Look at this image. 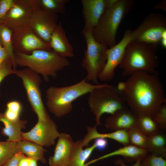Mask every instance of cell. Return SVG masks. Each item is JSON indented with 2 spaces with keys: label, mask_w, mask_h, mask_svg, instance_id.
Returning a JSON list of instances; mask_svg holds the SVG:
<instances>
[{
  "label": "cell",
  "mask_w": 166,
  "mask_h": 166,
  "mask_svg": "<svg viewBox=\"0 0 166 166\" xmlns=\"http://www.w3.org/2000/svg\"><path fill=\"white\" fill-rule=\"evenodd\" d=\"M19 152L17 142L0 141V166Z\"/></svg>",
  "instance_id": "cell-29"
},
{
  "label": "cell",
  "mask_w": 166,
  "mask_h": 166,
  "mask_svg": "<svg viewBox=\"0 0 166 166\" xmlns=\"http://www.w3.org/2000/svg\"><path fill=\"white\" fill-rule=\"evenodd\" d=\"M132 38V30H127L119 42L108 48L107 61L98 76V79L103 81H109L113 79L115 74V69L121 62L126 48Z\"/></svg>",
  "instance_id": "cell-12"
},
{
  "label": "cell",
  "mask_w": 166,
  "mask_h": 166,
  "mask_svg": "<svg viewBox=\"0 0 166 166\" xmlns=\"http://www.w3.org/2000/svg\"><path fill=\"white\" fill-rule=\"evenodd\" d=\"M2 47V45H1V43H0V48L1 47Z\"/></svg>",
  "instance_id": "cell-45"
},
{
  "label": "cell",
  "mask_w": 166,
  "mask_h": 166,
  "mask_svg": "<svg viewBox=\"0 0 166 166\" xmlns=\"http://www.w3.org/2000/svg\"><path fill=\"white\" fill-rule=\"evenodd\" d=\"M38 161L36 159L30 158L28 166H38L37 164Z\"/></svg>",
  "instance_id": "cell-43"
},
{
  "label": "cell",
  "mask_w": 166,
  "mask_h": 166,
  "mask_svg": "<svg viewBox=\"0 0 166 166\" xmlns=\"http://www.w3.org/2000/svg\"><path fill=\"white\" fill-rule=\"evenodd\" d=\"M140 166H166V160L163 157L148 153L141 160Z\"/></svg>",
  "instance_id": "cell-30"
},
{
  "label": "cell",
  "mask_w": 166,
  "mask_h": 166,
  "mask_svg": "<svg viewBox=\"0 0 166 166\" xmlns=\"http://www.w3.org/2000/svg\"><path fill=\"white\" fill-rule=\"evenodd\" d=\"M160 129L166 128V102L163 104L152 117Z\"/></svg>",
  "instance_id": "cell-31"
},
{
  "label": "cell",
  "mask_w": 166,
  "mask_h": 166,
  "mask_svg": "<svg viewBox=\"0 0 166 166\" xmlns=\"http://www.w3.org/2000/svg\"><path fill=\"white\" fill-rule=\"evenodd\" d=\"M94 144L96 146V148L99 150H102L107 147L108 141L106 138H98L96 139Z\"/></svg>",
  "instance_id": "cell-36"
},
{
  "label": "cell",
  "mask_w": 166,
  "mask_h": 166,
  "mask_svg": "<svg viewBox=\"0 0 166 166\" xmlns=\"http://www.w3.org/2000/svg\"><path fill=\"white\" fill-rule=\"evenodd\" d=\"M6 109L11 113L20 115L22 110V106L18 101L13 100L8 102L6 104Z\"/></svg>",
  "instance_id": "cell-34"
},
{
  "label": "cell",
  "mask_w": 166,
  "mask_h": 166,
  "mask_svg": "<svg viewBox=\"0 0 166 166\" xmlns=\"http://www.w3.org/2000/svg\"><path fill=\"white\" fill-rule=\"evenodd\" d=\"M134 2L133 0H116L108 7L92 31L94 39L109 48L114 46L119 26L130 11Z\"/></svg>",
  "instance_id": "cell-5"
},
{
  "label": "cell",
  "mask_w": 166,
  "mask_h": 166,
  "mask_svg": "<svg viewBox=\"0 0 166 166\" xmlns=\"http://www.w3.org/2000/svg\"><path fill=\"white\" fill-rule=\"evenodd\" d=\"M127 132L130 144L148 150L149 148L148 136L142 132L136 127Z\"/></svg>",
  "instance_id": "cell-28"
},
{
  "label": "cell",
  "mask_w": 166,
  "mask_h": 166,
  "mask_svg": "<svg viewBox=\"0 0 166 166\" xmlns=\"http://www.w3.org/2000/svg\"><path fill=\"white\" fill-rule=\"evenodd\" d=\"M0 121L4 125V127L1 129V133L8 137L6 140L18 142L22 140V130L26 128L27 123L26 120L20 119L16 121H10L4 118L3 115L0 119Z\"/></svg>",
  "instance_id": "cell-21"
},
{
  "label": "cell",
  "mask_w": 166,
  "mask_h": 166,
  "mask_svg": "<svg viewBox=\"0 0 166 166\" xmlns=\"http://www.w3.org/2000/svg\"><path fill=\"white\" fill-rule=\"evenodd\" d=\"M158 45L133 40L127 45L119 66L122 75L129 76L138 71L157 74Z\"/></svg>",
  "instance_id": "cell-2"
},
{
  "label": "cell",
  "mask_w": 166,
  "mask_h": 166,
  "mask_svg": "<svg viewBox=\"0 0 166 166\" xmlns=\"http://www.w3.org/2000/svg\"><path fill=\"white\" fill-rule=\"evenodd\" d=\"M75 142L71 136L60 133L54 153L49 159V166H69Z\"/></svg>",
  "instance_id": "cell-16"
},
{
  "label": "cell",
  "mask_w": 166,
  "mask_h": 166,
  "mask_svg": "<svg viewBox=\"0 0 166 166\" xmlns=\"http://www.w3.org/2000/svg\"><path fill=\"white\" fill-rule=\"evenodd\" d=\"M136 127L148 136L160 130L157 124L152 117L145 114L138 116Z\"/></svg>",
  "instance_id": "cell-25"
},
{
  "label": "cell",
  "mask_w": 166,
  "mask_h": 166,
  "mask_svg": "<svg viewBox=\"0 0 166 166\" xmlns=\"http://www.w3.org/2000/svg\"><path fill=\"white\" fill-rule=\"evenodd\" d=\"M13 65L10 57L6 59L0 66V84L6 76L12 74H15Z\"/></svg>",
  "instance_id": "cell-32"
},
{
  "label": "cell",
  "mask_w": 166,
  "mask_h": 166,
  "mask_svg": "<svg viewBox=\"0 0 166 166\" xmlns=\"http://www.w3.org/2000/svg\"><path fill=\"white\" fill-rule=\"evenodd\" d=\"M22 154L20 152L16 153L1 166H18Z\"/></svg>",
  "instance_id": "cell-35"
},
{
  "label": "cell",
  "mask_w": 166,
  "mask_h": 166,
  "mask_svg": "<svg viewBox=\"0 0 166 166\" xmlns=\"http://www.w3.org/2000/svg\"><path fill=\"white\" fill-rule=\"evenodd\" d=\"M166 31V17L159 13H152L132 30V40L158 45L162 34Z\"/></svg>",
  "instance_id": "cell-9"
},
{
  "label": "cell",
  "mask_w": 166,
  "mask_h": 166,
  "mask_svg": "<svg viewBox=\"0 0 166 166\" xmlns=\"http://www.w3.org/2000/svg\"><path fill=\"white\" fill-rule=\"evenodd\" d=\"M34 10L32 0H15L10 11L0 21V24L7 27L12 33L29 27V21Z\"/></svg>",
  "instance_id": "cell-11"
},
{
  "label": "cell",
  "mask_w": 166,
  "mask_h": 166,
  "mask_svg": "<svg viewBox=\"0 0 166 166\" xmlns=\"http://www.w3.org/2000/svg\"><path fill=\"white\" fill-rule=\"evenodd\" d=\"M14 71L22 81L28 101L38 119L45 121L50 119L42 99L40 89L42 81L39 74L27 68L16 69Z\"/></svg>",
  "instance_id": "cell-8"
},
{
  "label": "cell",
  "mask_w": 166,
  "mask_h": 166,
  "mask_svg": "<svg viewBox=\"0 0 166 166\" xmlns=\"http://www.w3.org/2000/svg\"><path fill=\"white\" fill-rule=\"evenodd\" d=\"M81 140L75 142L69 166H85V162L91 155L96 146L94 143L83 149L80 145Z\"/></svg>",
  "instance_id": "cell-23"
},
{
  "label": "cell",
  "mask_w": 166,
  "mask_h": 166,
  "mask_svg": "<svg viewBox=\"0 0 166 166\" xmlns=\"http://www.w3.org/2000/svg\"><path fill=\"white\" fill-rule=\"evenodd\" d=\"M100 84H92L85 78L72 85L62 87L51 86L45 92L46 105L50 113L58 118H61L72 110V103L80 97L89 93Z\"/></svg>",
  "instance_id": "cell-4"
},
{
  "label": "cell",
  "mask_w": 166,
  "mask_h": 166,
  "mask_svg": "<svg viewBox=\"0 0 166 166\" xmlns=\"http://www.w3.org/2000/svg\"><path fill=\"white\" fill-rule=\"evenodd\" d=\"M149 153L163 157L166 156V138L160 130L148 136Z\"/></svg>",
  "instance_id": "cell-24"
},
{
  "label": "cell",
  "mask_w": 166,
  "mask_h": 166,
  "mask_svg": "<svg viewBox=\"0 0 166 166\" xmlns=\"http://www.w3.org/2000/svg\"><path fill=\"white\" fill-rule=\"evenodd\" d=\"M138 116L129 108L126 107L119 110L107 117L105 126L114 131L129 130L136 127Z\"/></svg>",
  "instance_id": "cell-17"
},
{
  "label": "cell",
  "mask_w": 166,
  "mask_h": 166,
  "mask_svg": "<svg viewBox=\"0 0 166 166\" xmlns=\"http://www.w3.org/2000/svg\"><path fill=\"white\" fill-rule=\"evenodd\" d=\"M3 113H0V119L2 117Z\"/></svg>",
  "instance_id": "cell-44"
},
{
  "label": "cell",
  "mask_w": 166,
  "mask_h": 166,
  "mask_svg": "<svg viewBox=\"0 0 166 166\" xmlns=\"http://www.w3.org/2000/svg\"><path fill=\"white\" fill-rule=\"evenodd\" d=\"M34 10L31 16L28 26L32 31L49 45L51 37L57 24V14L43 10L32 0Z\"/></svg>",
  "instance_id": "cell-10"
},
{
  "label": "cell",
  "mask_w": 166,
  "mask_h": 166,
  "mask_svg": "<svg viewBox=\"0 0 166 166\" xmlns=\"http://www.w3.org/2000/svg\"><path fill=\"white\" fill-rule=\"evenodd\" d=\"M15 65L26 67L48 81L49 77L56 78L58 72L69 66L70 63L65 58L59 55L52 50L38 49L29 54L14 51Z\"/></svg>",
  "instance_id": "cell-3"
},
{
  "label": "cell",
  "mask_w": 166,
  "mask_h": 166,
  "mask_svg": "<svg viewBox=\"0 0 166 166\" xmlns=\"http://www.w3.org/2000/svg\"><path fill=\"white\" fill-rule=\"evenodd\" d=\"M60 133L56 123L51 118L45 121L38 119L37 123L30 131L22 132V139L49 147L54 145L55 140Z\"/></svg>",
  "instance_id": "cell-13"
},
{
  "label": "cell",
  "mask_w": 166,
  "mask_h": 166,
  "mask_svg": "<svg viewBox=\"0 0 166 166\" xmlns=\"http://www.w3.org/2000/svg\"><path fill=\"white\" fill-rule=\"evenodd\" d=\"M88 102L95 117L96 126L101 124V118L105 113L111 115L126 107V104L116 86L107 84H100L89 93Z\"/></svg>",
  "instance_id": "cell-6"
},
{
  "label": "cell",
  "mask_w": 166,
  "mask_h": 166,
  "mask_svg": "<svg viewBox=\"0 0 166 166\" xmlns=\"http://www.w3.org/2000/svg\"><path fill=\"white\" fill-rule=\"evenodd\" d=\"M69 0H35L37 6L44 10L57 14L65 11L66 4Z\"/></svg>",
  "instance_id": "cell-27"
},
{
  "label": "cell",
  "mask_w": 166,
  "mask_h": 166,
  "mask_svg": "<svg viewBox=\"0 0 166 166\" xmlns=\"http://www.w3.org/2000/svg\"><path fill=\"white\" fill-rule=\"evenodd\" d=\"M125 91L120 94L129 109L137 116L152 117L166 102L162 84L157 74L138 71L129 76Z\"/></svg>",
  "instance_id": "cell-1"
},
{
  "label": "cell",
  "mask_w": 166,
  "mask_h": 166,
  "mask_svg": "<svg viewBox=\"0 0 166 166\" xmlns=\"http://www.w3.org/2000/svg\"><path fill=\"white\" fill-rule=\"evenodd\" d=\"M0 42L6 50L9 57L13 65L14 70L16 69V66L14 60V50L12 41V32L6 26L0 24Z\"/></svg>",
  "instance_id": "cell-26"
},
{
  "label": "cell",
  "mask_w": 166,
  "mask_h": 166,
  "mask_svg": "<svg viewBox=\"0 0 166 166\" xmlns=\"http://www.w3.org/2000/svg\"><path fill=\"white\" fill-rule=\"evenodd\" d=\"M9 55L6 49L3 47L0 48V66L8 58Z\"/></svg>",
  "instance_id": "cell-38"
},
{
  "label": "cell",
  "mask_w": 166,
  "mask_h": 166,
  "mask_svg": "<svg viewBox=\"0 0 166 166\" xmlns=\"http://www.w3.org/2000/svg\"><path fill=\"white\" fill-rule=\"evenodd\" d=\"M49 45L53 50L62 57L66 58L74 56L73 48L60 22L52 33Z\"/></svg>",
  "instance_id": "cell-18"
},
{
  "label": "cell",
  "mask_w": 166,
  "mask_h": 166,
  "mask_svg": "<svg viewBox=\"0 0 166 166\" xmlns=\"http://www.w3.org/2000/svg\"><path fill=\"white\" fill-rule=\"evenodd\" d=\"M18 147L19 152L27 156L43 163L46 162L44 153L47 150L43 146L32 141L22 139L18 142Z\"/></svg>",
  "instance_id": "cell-22"
},
{
  "label": "cell",
  "mask_w": 166,
  "mask_h": 166,
  "mask_svg": "<svg viewBox=\"0 0 166 166\" xmlns=\"http://www.w3.org/2000/svg\"><path fill=\"white\" fill-rule=\"evenodd\" d=\"M14 51L29 54L35 50H52L50 45L35 34L29 27L12 33Z\"/></svg>",
  "instance_id": "cell-14"
},
{
  "label": "cell",
  "mask_w": 166,
  "mask_h": 166,
  "mask_svg": "<svg viewBox=\"0 0 166 166\" xmlns=\"http://www.w3.org/2000/svg\"><path fill=\"white\" fill-rule=\"evenodd\" d=\"M82 32L86 44L81 65L87 73L85 78L88 82L91 81L94 85H98V76L107 61L108 47L105 44L96 41L92 31L82 30Z\"/></svg>",
  "instance_id": "cell-7"
},
{
  "label": "cell",
  "mask_w": 166,
  "mask_h": 166,
  "mask_svg": "<svg viewBox=\"0 0 166 166\" xmlns=\"http://www.w3.org/2000/svg\"><path fill=\"white\" fill-rule=\"evenodd\" d=\"M155 9L161 10L164 12H166V1L162 0L157 3L154 6Z\"/></svg>",
  "instance_id": "cell-41"
},
{
  "label": "cell",
  "mask_w": 166,
  "mask_h": 166,
  "mask_svg": "<svg viewBox=\"0 0 166 166\" xmlns=\"http://www.w3.org/2000/svg\"><path fill=\"white\" fill-rule=\"evenodd\" d=\"M142 159H140L135 161V163L132 165H127L125 164L124 160L121 158L116 159L114 163L115 165L119 166H140V162Z\"/></svg>",
  "instance_id": "cell-37"
},
{
  "label": "cell",
  "mask_w": 166,
  "mask_h": 166,
  "mask_svg": "<svg viewBox=\"0 0 166 166\" xmlns=\"http://www.w3.org/2000/svg\"><path fill=\"white\" fill-rule=\"evenodd\" d=\"M118 92L121 94L123 93L125 90L126 87V81L119 82L117 86H116Z\"/></svg>",
  "instance_id": "cell-40"
},
{
  "label": "cell",
  "mask_w": 166,
  "mask_h": 166,
  "mask_svg": "<svg viewBox=\"0 0 166 166\" xmlns=\"http://www.w3.org/2000/svg\"><path fill=\"white\" fill-rule=\"evenodd\" d=\"M87 133L84 138L81 140V146H89V144L92 140L98 138H109L114 140L123 144L124 146L130 144L127 131L119 130L112 132L105 133H100L97 129V126H88L87 128Z\"/></svg>",
  "instance_id": "cell-19"
},
{
  "label": "cell",
  "mask_w": 166,
  "mask_h": 166,
  "mask_svg": "<svg viewBox=\"0 0 166 166\" xmlns=\"http://www.w3.org/2000/svg\"><path fill=\"white\" fill-rule=\"evenodd\" d=\"M30 158L24 154H22L19 161L18 166H28Z\"/></svg>",
  "instance_id": "cell-39"
},
{
  "label": "cell",
  "mask_w": 166,
  "mask_h": 166,
  "mask_svg": "<svg viewBox=\"0 0 166 166\" xmlns=\"http://www.w3.org/2000/svg\"><path fill=\"white\" fill-rule=\"evenodd\" d=\"M160 43L162 46L164 48H166V31L164 32L162 35Z\"/></svg>",
  "instance_id": "cell-42"
},
{
  "label": "cell",
  "mask_w": 166,
  "mask_h": 166,
  "mask_svg": "<svg viewBox=\"0 0 166 166\" xmlns=\"http://www.w3.org/2000/svg\"><path fill=\"white\" fill-rule=\"evenodd\" d=\"M148 153V151L146 149L129 144L85 163V166H88L101 160L116 156H121L127 162H132L142 159Z\"/></svg>",
  "instance_id": "cell-20"
},
{
  "label": "cell",
  "mask_w": 166,
  "mask_h": 166,
  "mask_svg": "<svg viewBox=\"0 0 166 166\" xmlns=\"http://www.w3.org/2000/svg\"><path fill=\"white\" fill-rule=\"evenodd\" d=\"M116 0H82L84 26L82 30L92 31L106 9Z\"/></svg>",
  "instance_id": "cell-15"
},
{
  "label": "cell",
  "mask_w": 166,
  "mask_h": 166,
  "mask_svg": "<svg viewBox=\"0 0 166 166\" xmlns=\"http://www.w3.org/2000/svg\"><path fill=\"white\" fill-rule=\"evenodd\" d=\"M15 0H0V21L6 15L13 6Z\"/></svg>",
  "instance_id": "cell-33"
}]
</instances>
